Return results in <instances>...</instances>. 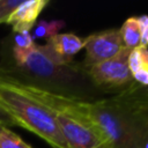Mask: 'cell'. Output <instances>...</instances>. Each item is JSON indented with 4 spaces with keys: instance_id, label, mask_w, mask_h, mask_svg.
<instances>
[{
    "instance_id": "6da1fadb",
    "label": "cell",
    "mask_w": 148,
    "mask_h": 148,
    "mask_svg": "<svg viewBox=\"0 0 148 148\" xmlns=\"http://www.w3.org/2000/svg\"><path fill=\"white\" fill-rule=\"evenodd\" d=\"M0 106L21 126L46 141L52 148H68L54 114L39 102L21 91L13 76L0 69Z\"/></svg>"
},
{
    "instance_id": "7a4b0ae2",
    "label": "cell",
    "mask_w": 148,
    "mask_h": 148,
    "mask_svg": "<svg viewBox=\"0 0 148 148\" xmlns=\"http://www.w3.org/2000/svg\"><path fill=\"white\" fill-rule=\"evenodd\" d=\"M13 57L16 66L22 71L43 80L59 82L64 95L86 99L84 91L88 86L84 81H90L84 74L82 65H76L73 60H64L46 45L37 44L29 49L13 47Z\"/></svg>"
},
{
    "instance_id": "3957f363",
    "label": "cell",
    "mask_w": 148,
    "mask_h": 148,
    "mask_svg": "<svg viewBox=\"0 0 148 148\" xmlns=\"http://www.w3.org/2000/svg\"><path fill=\"white\" fill-rule=\"evenodd\" d=\"M131 51V49L124 47L116 57L106 61L89 67L82 66L84 74L96 89L102 91L120 89L121 91L134 82L128 68V56Z\"/></svg>"
},
{
    "instance_id": "277c9868",
    "label": "cell",
    "mask_w": 148,
    "mask_h": 148,
    "mask_svg": "<svg viewBox=\"0 0 148 148\" xmlns=\"http://www.w3.org/2000/svg\"><path fill=\"white\" fill-rule=\"evenodd\" d=\"M119 29H108L86 37V58L81 64L89 67L116 57L124 49Z\"/></svg>"
},
{
    "instance_id": "5b68a950",
    "label": "cell",
    "mask_w": 148,
    "mask_h": 148,
    "mask_svg": "<svg viewBox=\"0 0 148 148\" xmlns=\"http://www.w3.org/2000/svg\"><path fill=\"white\" fill-rule=\"evenodd\" d=\"M53 114L68 148H108L87 124L59 112Z\"/></svg>"
},
{
    "instance_id": "8992f818",
    "label": "cell",
    "mask_w": 148,
    "mask_h": 148,
    "mask_svg": "<svg viewBox=\"0 0 148 148\" xmlns=\"http://www.w3.org/2000/svg\"><path fill=\"white\" fill-rule=\"evenodd\" d=\"M49 5V0H27L22 1L10 14L7 23L12 25L15 34L30 31L42 10Z\"/></svg>"
},
{
    "instance_id": "52a82bcc",
    "label": "cell",
    "mask_w": 148,
    "mask_h": 148,
    "mask_svg": "<svg viewBox=\"0 0 148 148\" xmlns=\"http://www.w3.org/2000/svg\"><path fill=\"white\" fill-rule=\"evenodd\" d=\"M45 45L57 57L67 61H72L73 56H75L86 46V38H80L79 36L71 32L58 34L46 39Z\"/></svg>"
},
{
    "instance_id": "ba28073f",
    "label": "cell",
    "mask_w": 148,
    "mask_h": 148,
    "mask_svg": "<svg viewBox=\"0 0 148 148\" xmlns=\"http://www.w3.org/2000/svg\"><path fill=\"white\" fill-rule=\"evenodd\" d=\"M128 68L134 82L148 88V47L139 46L131 51Z\"/></svg>"
},
{
    "instance_id": "9c48e42d",
    "label": "cell",
    "mask_w": 148,
    "mask_h": 148,
    "mask_svg": "<svg viewBox=\"0 0 148 148\" xmlns=\"http://www.w3.org/2000/svg\"><path fill=\"white\" fill-rule=\"evenodd\" d=\"M123 44L127 49H135L141 45V31L136 16L128 17L119 29Z\"/></svg>"
},
{
    "instance_id": "30bf717a",
    "label": "cell",
    "mask_w": 148,
    "mask_h": 148,
    "mask_svg": "<svg viewBox=\"0 0 148 148\" xmlns=\"http://www.w3.org/2000/svg\"><path fill=\"white\" fill-rule=\"evenodd\" d=\"M65 27V21L62 20H52V21H44L40 20L34 27L32 38H45L49 39L59 34V31Z\"/></svg>"
},
{
    "instance_id": "8fae6325",
    "label": "cell",
    "mask_w": 148,
    "mask_h": 148,
    "mask_svg": "<svg viewBox=\"0 0 148 148\" xmlns=\"http://www.w3.org/2000/svg\"><path fill=\"white\" fill-rule=\"evenodd\" d=\"M133 105L140 109H148V88L133 82L126 89L120 91Z\"/></svg>"
},
{
    "instance_id": "7c38bea8",
    "label": "cell",
    "mask_w": 148,
    "mask_h": 148,
    "mask_svg": "<svg viewBox=\"0 0 148 148\" xmlns=\"http://www.w3.org/2000/svg\"><path fill=\"white\" fill-rule=\"evenodd\" d=\"M0 148H32L8 127L0 126Z\"/></svg>"
},
{
    "instance_id": "4fadbf2b",
    "label": "cell",
    "mask_w": 148,
    "mask_h": 148,
    "mask_svg": "<svg viewBox=\"0 0 148 148\" xmlns=\"http://www.w3.org/2000/svg\"><path fill=\"white\" fill-rule=\"evenodd\" d=\"M22 2V0H0V24L7 23L10 14Z\"/></svg>"
},
{
    "instance_id": "5bb4252c",
    "label": "cell",
    "mask_w": 148,
    "mask_h": 148,
    "mask_svg": "<svg viewBox=\"0 0 148 148\" xmlns=\"http://www.w3.org/2000/svg\"><path fill=\"white\" fill-rule=\"evenodd\" d=\"M14 44L16 49H29L34 46L35 39L32 38L30 31H23V32H17L14 36Z\"/></svg>"
},
{
    "instance_id": "9a60e30c",
    "label": "cell",
    "mask_w": 148,
    "mask_h": 148,
    "mask_svg": "<svg viewBox=\"0 0 148 148\" xmlns=\"http://www.w3.org/2000/svg\"><path fill=\"white\" fill-rule=\"evenodd\" d=\"M141 31V45L148 47V15H141L138 17Z\"/></svg>"
},
{
    "instance_id": "2e32d148",
    "label": "cell",
    "mask_w": 148,
    "mask_h": 148,
    "mask_svg": "<svg viewBox=\"0 0 148 148\" xmlns=\"http://www.w3.org/2000/svg\"><path fill=\"white\" fill-rule=\"evenodd\" d=\"M0 126H5V127H8V126H16L15 121L13 120V118L0 106Z\"/></svg>"
}]
</instances>
